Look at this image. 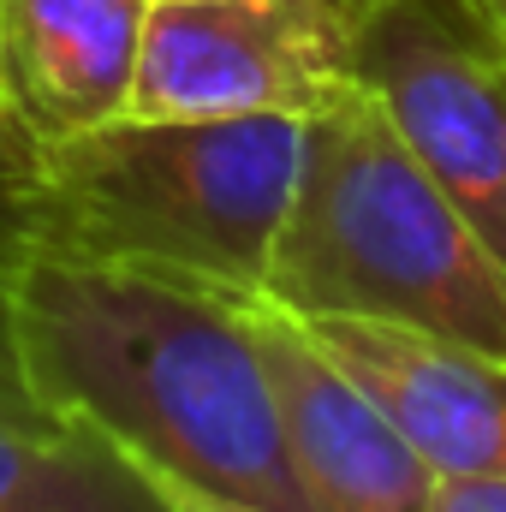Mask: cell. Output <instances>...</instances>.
Returning <instances> with one entry per match:
<instances>
[{
    "label": "cell",
    "instance_id": "1",
    "mask_svg": "<svg viewBox=\"0 0 506 512\" xmlns=\"http://www.w3.org/2000/svg\"><path fill=\"white\" fill-rule=\"evenodd\" d=\"M12 334L30 393L197 489L310 512L298 495L245 298L18 251Z\"/></svg>",
    "mask_w": 506,
    "mask_h": 512
},
{
    "label": "cell",
    "instance_id": "2",
    "mask_svg": "<svg viewBox=\"0 0 506 512\" xmlns=\"http://www.w3.org/2000/svg\"><path fill=\"white\" fill-rule=\"evenodd\" d=\"M304 155V120H143L36 155L18 251L155 274L221 298L268 292Z\"/></svg>",
    "mask_w": 506,
    "mask_h": 512
},
{
    "label": "cell",
    "instance_id": "3",
    "mask_svg": "<svg viewBox=\"0 0 506 512\" xmlns=\"http://www.w3.org/2000/svg\"><path fill=\"white\" fill-rule=\"evenodd\" d=\"M268 298L292 316H370L506 358V262L358 78L304 120Z\"/></svg>",
    "mask_w": 506,
    "mask_h": 512
},
{
    "label": "cell",
    "instance_id": "4",
    "mask_svg": "<svg viewBox=\"0 0 506 512\" xmlns=\"http://www.w3.org/2000/svg\"><path fill=\"white\" fill-rule=\"evenodd\" d=\"M352 72L506 262V24L483 0H381L352 24Z\"/></svg>",
    "mask_w": 506,
    "mask_h": 512
},
{
    "label": "cell",
    "instance_id": "5",
    "mask_svg": "<svg viewBox=\"0 0 506 512\" xmlns=\"http://www.w3.org/2000/svg\"><path fill=\"white\" fill-rule=\"evenodd\" d=\"M352 78V24L328 0H149L126 114L310 120Z\"/></svg>",
    "mask_w": 506,
    "mask_h": 512
},
{
    "label": "cell",
    "instance_id": "6",
    "mask_svg": "<svg viewBox=\"0 0 506 512\" xmlns=\"http://www.w3.org/2000/svg\"><path fill=\"white\" fill-rule=\"evenodd\" d=\"M262 346L268 393L280 411L286 459L310 512H429L435 471L387 423L376 399L352 382L304 322L268 292L245 298Z\"/></svg>",
    "mask_w": 506,
    "mask_h": 512
},
{
    "label": "cell",
    "instance_id": "7",
    "mask_svg": "<svg viewBox=\"0 0 506 512\" xmlns=\"http://www.w3.org/2000/svg\"><path fill=\"white\" fill-rule=\"evenodd\" d=\"M298 322L387 411V423L423 453L435 477L506 471V358L370 316Z\"/></svg>",
    "mask_w": 506,
    "mask_h": 512
},
{
    "label": "cell",
    "instance_id": "8",
    "mask_svg": "<svg viewBox=\"0 0 506 512\" xmlns=\"http://www.w3.org/2000/svg\"><path fill=\"white\" fill-rule=\"evenodd\" d=\"M149 0H0V120L54 149L131 108Z\"/></svg>",
    "mask_w": 506,
    "mask_h": 512
},
{
    "label": "cell",
    "instance_id": "9",
    "mask_svg": "<svg viewBox=\"0 0 506 512\" xmlns=\"http://www.w3.org/2000/svg\"><path fill=\"white\" fill-rule=\"evenodd\" d=\"M0 512H167L102 429L36 399H0Z\"/></svg>",
    "mask_w": 506,
    "mask_h": 512
},
{
    "label": "cell",
    "instance_id": "10",
    "mask_svg": "<svg viewBox=\"0 0 506 512\" xmlns=\"http://www.w3.org/2000/svg\"><path fill=\"white\" fill-rule=\"evenodd\" d=\"M36 173V149H24L6 120H0V262L18 256V227H24V191Z\"/></svg>",
    "mask_w": 506,
    "mask_h": 512
},
{
    "label": "cell",
    "instance_id": "11",
    "mask_svg": "<svg viewBox=\"0 0 506 512\" xmlns=\"http://www.w3.org/2000/svg\"><path fill=\"white\" fill-rule=\"evenodd\" d=\"M429 512H506V471H489V477H435Z\"/></svg>",
    "mask_w": 506,
    "mask_h": 512
},
{
    "label": "cell",
    "instance_id": "12",
    "mask_svg": "<svg viewBox=\"0 0 506 512\" xmlns=\"http://www.w3.org/2000/svg\"><path fill=\"white\" fill-rule=\"evenodd\" d=\"M143 477L155 483V495H161L167 512H268V507H256V501H233V495L197 489V483H185V477H173V471H155V465H143Z\"/></svg>",
    "mask_w": 506,
    "mask_h": 512
},
{
    "label": "cell",
    "instance_id": "13",
    "mask_svg": "<svg viewBox=\"0 0 506 512\" xmlns=\"http://www.w3.org/2000/svg\"><path fill=\"white\" fill-rule=\"evenodd\" d=\"M0 399H36L18 364V334H12V298H6V262H0ZM42 405V399H36Z\"/></svg>",
    "mask_w": 506,
    "mask_h": 512
},
{
    "label": "cell",
    "instance_id": "14",
    "mask_svg": "<svg viewBox=\"0 0 506 512\" xmlns=\"http://www.w3.org/2000/svg\"><path fill=\"white\" fill-rule=\"evenodd\" d=\"M328 6H334V12H340V18H346V24H358V18H364V12H376L381 0H328Z\"/></svg>",
    "mask_w": 506,
    "mask_h": 512
},
{
    "label": "cell",
    "instance_id": "15",
    "mask_svg": "<svg viewBox=\"0 0 506 512\" xmlns=\"http://www.w3.org/2000/svg\"><path fill=\"white\" fill-rule=\"evenodd\" d=\"M483 6H489V12H495V18L506 24V0H483Z\"/></svg>",
    "mask_w": 506,
    "mask_h": 512
}]
</instances>
